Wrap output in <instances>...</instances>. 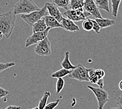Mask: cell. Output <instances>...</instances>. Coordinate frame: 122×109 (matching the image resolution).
<instances>
[{
	"instance_id": "obj_1",
	"label": "cell",
	"mask_w": 122,
	"mask_h": 109,
	"mask_svg": "<svg viewBox=\"0 0 122 109\" xmlns=\"http://www.w3.org/2000/svg\"><path fill=\"white\" fill-rule=\"evenodd\" d=\"M16 20V15L11 12L0 14V32L6 38H9L12 35Z\"/></svg>"
},
{
	"instance_id": "obj_2",
	"label": "cell",
	"mask_w": 122,
	"mask_h": 109,
	"mask_svg": "<svg viewBox=\"0 0 122 109\" xmlns=\"http://www.w3.org/2000/svg\"><path fill=\"white\" fill-rule=\"evenodd\" d=\"M40 9L33 0H20L14 6L13 13L15 15L26 14Z\"/></svg>"
},
{
	"instance_id": "obj_3",
	"label": "cell",
	"mask_w": 122,
	"mask_h": 109,
	"mask_svg": "<svg viewBox=\"0 0 122 109\" xmlns=\"http://www.w3.org/2000/svg\"><path fill=\"white\" fill-rule=\"evenodd\" d=\"M47 10L45 5L40 9V10L35 11L26 14H21V18L30 26H32L35 23L39 20L48 15Z\"/></svg>"
},
{
	"instance_id": "obj_4",
	"label": "cell",
	"mask_w": 122,
	"mask_h": 109,
	"mask_svg": "<svg viewBox=\"0 0 122 109\" xmlns=\"http://www.w3.org/2000/svg\"><path fill=\"white\" fill-rule=\"evenodd\" d=\"M87 88L93 92L98 102V109H103L104 106L110 101L109 94L103 88L94 87L88 85Z\"/></svg>"
},
{
	"instance_id": "obj_5",
	"label": "cell",
	"mask_w": 122,
	"mask_h": 109,
	"mask_svg": "<svg viewBox=\"0 0 122 109\" xmlns=\"http://www.w3.org/2000/svg\"><path fill=\"white\" fill-rule=\"evenodd\" d=\"M89 69L86 68L82 65H78L75 68L71 71L68 77L71 79L77 80L79 81L90 82L88 76Z\"/></svg>"
},
{
	"instance_id": "obj_6",
	"label": "cell",
	"mask_w": 122,
	"mask_h": 109,
	"mask_svg": "<svg viewBox=\"0 0 122 109\" xmlns=\"http://www.w3.org/2000/svg\"><path fill=\"white\" fill-rule=\"evenodd\" d=\"M64 15L66 18L73 22H79L84 21L91 16V15L87 12H84L83 8L76 9H69L64 13Z\"/></svg>"
},
{
	"instance_id": "obj_7",
	"label": "cell",
	"mask_w": 122,
	"mask_h": 109,
	"mask_svg": "<svg viewBox=\"0 0 122 109\" xmlns=\"http://www.w3.org/2000/svg\"><path fill=\"white\" fill-rule=\"evenodd\" d=\"M35 52L41 56H49L51 54V45L47 37L37 43Z\"/></svg>"
},
{
	"instance_id": "obj_8",
	"label": "cell",
	"mask_w": 122,
	"mask_h": 109,
	"mask_svg": "<svg viewBox=\"0 0 122 109\" xmlns=\"http://www.w3.org/2000/svg\"><path fill=\"white\" fill-rule=\"evenodd\" d=\"M50 29V28L47 27L46 29L44 31L33 33V34L26 39V43H25V47L26 48L29 47L33 45L37 44L39 42L45 39L49 35Z\"/></svg>"
},
{
	"instance_id": "obj_9",
	"label": "cell",
	"mask_w": 122,
	"mask_h": 109,
	"mask_svg": "<svg viewBox=\"0 0 122 109\" xmlns=\"http://www.w3.org/2000/svg\"><path fill=\"white\" fill-rule=\"evenodd\" d=\"M83 8L85 9L86 12L89 13L91 16L94 17L95 19L102 18L100 10L93 0H84Z\"/></svg>"
},
{
	"instance_id": "obj_10",
	"label": "cell",
	"mask_w": 122,
	"mask_h": 109,
	"mask_svg": "<svg viewBox=\"0 0 122 109\" xmlns=\"http://www.w3.org/2000/svg\"><path fill=\"white\" fill-rule=\"evenodd\" d=\"M45 5L46 7L48 13L50 16L54 17L57 20L58 22L61 23L63 19V16L59 9H58V7L56 6L54 4L49 3V2L46 3Z\"/></svg>"
},
{
	"instance_id": "obj_11",
	"label": "cell",
	"mask_w": 122,
	"mask_h": 109,
	"mask_svg": "<svg viewBox=\"0 0 122 109\" xmlns=\"http://www.w3.org/2000/svg\"><path fill=\"white\" fill-rule=\"evenodd\" d=\"M105 76V72L103 69H89V80L93 84H96L100 79H103Z\"/></svg>"
},
{
	"instance_id": "obj_12",
	"label": "cell",
	"mask_w": 122,
	"mask_h": 109,
	"mask_svg": "<svg viewBox=\"0 0 122 109\" xmlns=\"http://www.w3.org/2000/svg\"><path fill=\"white\" fill-rule=\"evenodd\" d=\"M61 24L62 25L63 28L67 31L75 32H78L80 30L79 27L75 24L74 22L68 19H65L63 17L62 21L61 22Z\"/></svg>"
},
{
	"instance_id": "obj_13",
	"label": "cell",
	"mask_w": 122,
	"mask_h": 109,
	"mask_svg": "<svg viewBox=\"0 0 122 109\" xmlns=\"http://www.w3.org/2000/svg\"><path fill=\"white\" fill-rule=\"evenodd\" d=\"M45 22L46 25L47 27L52 28H62V25L61 23L58 22L57 19H56L54 17L46 15L44 17Z\"/></svg>"
},
{
	"instance_id": "obj_14",
	"label": "cell",
	"mask_w": 122,
	"mask_h": 109,
	"mask_svg": "<svg viewBox=\"0 0 122 109\" xmlns=\"http://www.w3.org/2000/svg\"><path fill=\"white\" fill-rule=\"evenodd\" d=\"M95 20L99 25L101 29H103L105 28L114 26L116 24V22L114 20L108 19H104L103 17L100 19H95Z\"/></svg>"
},
{
	"instance_id": "obj_15",
	"label": "cell",
	"mask_w": 122,
	"mask_h": 109,
	"mask_svg": "<svg viewBox=\"0 0 122 109\" xmlns=\"http://www.w3.org/2000/svg\"><path fill=\"white\" fill-rule=\"evenodd\" d=\"M33 33H36L44 31L46 29L47 26L45 22L44 17L39 20L32 25Z\"/></svg>"
},
{
	"instance_id": "obj_16",
	"label": "cell",
	"mask_w": 122,
	"mask_h": 109,
	"mask_svg": "<svg viewBox=\"0 0 122 109\" xmlns=\"http://www.w3.org/2000/svg\"><path fill=\"white\" fill-rule=\"evenodd\" d=\"M61 66H62L63 68H64V69L68 70H72L75 68V66L73 65L70 61L69 52L66 51L65 52L64 59H63L62 63H61Z\"/></svg>"
},
{
	"instance_id": "obj_17",
	"label": "cell",
	"mask_w": 122,
	"mask_h": 109,
	"mask_svg": "<svg viewBox=\"0 0 122 109\" xmlns=\"http://www.w3.org/2000/svg\"><path fill=\"white\" fill-rule=\"evenodd\" d=\"M99 9L104 10L107 13L110 12L109 0H93Z\"/></svg>"
},
{
	"instance_id": "obj_18",
	"label": "cell",
	"mask_w": 122,
	"mask_h": 109,
	"mask_svg": "<svg viewBox=\"0 0 122 109\" xmlns=\"http://www.w3.org/2000/svg\"><path fill=\"white\" fill-rule=\"evenodd\" d=\"M71 72V70H68L64 69V68H62L56 71H55L54 72L52 73L51 77L53 78H63V77H65L66 76L70 75Z\"/></svg>"
},
{
	"instance_id": "obj_19",
	"label": "cell",
	"mask_w": 122,
	"mask_h": 109,
	"mask_svg": "<svg viewBox=\"0 0 122 109\" xmlns=\"http://www.w3.org/2000/svg\"><path fill=\"white\" fill-rule=\"evenodd\" d=\"M84 0H70V9H76L83 8Z\"/></svg>"
},
{
	"instance_id": "obj_20",
	"label": "cell",
	"mask_w": 122,
	"mask_h": 109,
	"mask_svg": "<svg viewBox=\"0 0 122 109\" xmlns=\"http://www.w3.org/2000/svg\"><path fill=\"white\" fill-rule=\"evenodd\" d=\"M51 95L49 91H45L42 98L40 100L39 104H38V107L40 109H43L44 108L45 105L47 104V100L51 97Z\"/></svg>"
},
{
	"instance_id": "obj_21",
	"label": "cell",
	"mask_w": 122,
	"mask_h": 109,
	"mask_svg": "<svg viewBox=\"0 0 122 109\" xmlns=\"http://www.w3.org/2000/svg\"><path fill=\"white\" fill-rule=\"evenodd\" d=\"M122 0H111L112 3V15L114 17L117 16L119 7Z\"/></svg>"
},
{
	"instance_id": "obj_22",
	"label": "cell",
	"mask_w": 122,
	"mask_h": 109,
	"mask_svg": "<svg viewBox=\"0 0 122 109\" xmlns=\"http://www.w3.org/2000/svg\"><path fill=\"white\" fill-rule=\"evenodd\" d=\"M52 1L53 4H54L58 7H61L66 11L70 9V0H52Z\"/></svg>"
},
{
	"instance_id": "obj_23",
	"label": "cell",
	"mask_w": 122,
	"mask_h": 109,
	"mask_svg": "<svg viewBox=\"0 0 122 109\" xmlns=\"http://www.w3.org/2000/svg\"><path fill=\"white\" fill-rule=\"evenodd\" d=\"M82 27L83 29H84L85 31L90 32L93 29V24L92 19L87 18L85 20H84L82 23Z\"/></svg>"
},
{
	"instance_id": "obj_24",
	"label": "cell",
	"mask_w": 122,
	"mask_h": 109,
	"mask_svg": "<svg viewBox=\"0 0 122 109\" xmlns=\"http://www.w3.org/2000/svg\"><path fill=\"white\" fill-rule=\"evenodd\" d=\"M65 81L63 78H58L56 83V94L58 95L64 87Z\"/></svg>"
},
{
	"instance_id": "obj_25",
	"label": "cell",
	"mask_w": 122,
	"mask_h": 109,
	"mask_svg": "<svg viewBox=\"0 0 122 109\" xmlns=\"http://www.w3.org/2000/svg\"><path fill=\"white\" fill-rule=\"evenodd\" d=\"M15 63L14 62H10L6 63L0 62V73L2 72L3 71L5 70L12 67L15 66Z\"/></svg>"
},
{
	"instance_id": "obj_26",
	"label": "cell",
	"mask_w": 122,
	"mask_h": 109,
	"mask_svg": "<svg viewBox=\"0 0 122 109\" xmlns=\"http://www.w3.org/2000/svg\"><path fill=\"white\" fill-rule=\"evenodd\" d=\"M60 102V99H58L56 100L55 101H53V102H51L49 104H47L45 105L44 108L43 109H54L57 107V106L58 105Z\"/></svg>"
},
{
	"instance_id": "obj_27",
	"label": "cell",
	"mask_w": 122,
	"mask_h": 109,
	"mask_svg": "<svg viewBox=\"0 0 122 109\" xmlns=\"http://www.w3.org/2000/svg\"><path fill=\"white\" fill-rule=\"evenodd\" d=\"M92 21L93 26V29L94 31L96 34H100V30L101 29V28L99 26V25L95 19H92Z\"/></svg>"
},
{
	"instance_id": "obj_28",
	"label": "cell",
	"mask_w": 122,
	"mask_h": 109,
	"mask_svg": "<svg viewBox=\"0 0 122 109\" xmlns=\"http://www.w3.org/2000/svg\"><path fill=\"white\" fill-rule=\"evenodd\" d=\"M10 92L6 90L5 89H4L1 87H0V99H1L6 97V96L9 95Z\"/></svg>"
},
{
	"instance_id": "obj_29",
	"label": "cell",
	"mask_w": 122,
	"mask_h": 109,
	"mask_svg": "<svg viewBox=\"0 0 122 109\" xmlns=\"http://www.w3.org/2000/svg\"><path fill=\"white\" fill-rule=\"evenodd\" d=\"M116 103L117 104L122 107V94L119 95V97L117 98L116 99Z\"/></svg>"
},
{
	"instance_id": "obj_30",
	"label": "cell",
	"mask_w": 122,
	"mask_h": 109,
	"mask_svg": "<svg viewBox=\"0 0 122 109\" xmlns=\"http://www.w3.org/2000/svg\"><path fill=\"white\" fill-rule=\"evenodd\" d=\"M4 109H21V106L10 105H9L8 106H7V107L6 108H5Z\"/></svg>"
},
{
	"instance_id": "obj_31",
	"label": "cell",
	"mask_w": 122,
	"mask_h": 109,
	"mask_svg": "<svg viewBox=\"0 0 122 109\" xmlns=\"http://www.w3.org/2000/svg\"><path fill=\"white\" fill-rule=\"evenodd\" d=\"M96 85H97L100 88H103L104 87V79H100L96 83Z\"/></svg>"
},
{
	"instance_id": "obj_32",
	"label": "cell",
	"mask_w": 122,
	"mask_h": 109,
	"mask_svg": "<svg viewBox=\"0 0 122 109\" xmlns=\"http://www.w3.org/2000/svg\"><path fill=\"white\" fill-rule=\"evenodd\" d=\"M118 87L119 90L122 91V80H121L120 82H119V84H118Z\"/></svg>"
},
{
	"instance_id": "obj_33",
	"label": "cell",
	"mask_w": 122,
	"mask_h": 109,
	"mask_svg": "<svg viewBox=\"0 0 122 109\" xmlns=\"http://www.w3.org/2000/svg\"><path fill=\"white\" fill-rule=\"evenodd\" d=\"M122 109V107L120 106H117V107H113V108H111L110 109Z\"/></svg>"
},
{
	"instance_id": "obj_34",
	"label": "cell",
	"mask_w": 122,
	"mask_h": 109,
	"mask_svg": "<svg viewBox=\"0 0 122 109\" xmlns=\"http://www.w3.org/2000/svg\"><path fill=\"white\" fill-rule=\"evenodd\" d=\"M3 35L2 34V33L0 32V40L2 39V38H3Z\"/></svg>"
},
{
	"instance_id": "obj_35",
	"label": "cell",
	"mask_w": 122,
	"mask_h": 109,
	"mask_svg": "<svg viewBox=\"0 0 122 109\" xmlns=\"http://www.w3.org/2000/svg\"><path fill=\"white\" fill-rule=\"evenodd\" d=\"M40 109L39 108V107H38V106H36V107H35V108H32V109Z\"/></svg>"
}]
</instances>
